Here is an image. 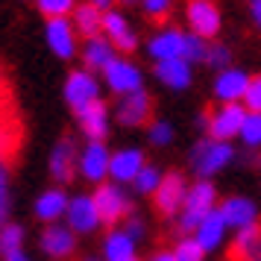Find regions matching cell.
<instances>
[{"label":"cell","instance_id":"4","mask_svg":"<svg viewBox=\"0 0 261 261\" xmlns=\"http://www.w3.org/2000/svg\"><path fill=\"white\" fill-rule=\"evenodd\" d=\"M47 170L56 185H68L80 173V147L73 141V135H62L59 141L53 144L47 159Z\"/></svg>","mask_w":261,"mask_h":261},{"label":"cell","instance_id":"9","mask_svg":"<svg viewBox=\"0 0 261 261\" xmlns=\"http://www.w3.org/2000/svg\"><path fill=\"white\" fill-rule=\"evenodd\" d=\"M41 252L53 261H68L76 252V232L68 223H50L44 226V232L38 238Z\"/></svg>","mask_w":261,"mask_h":261},{"label":"cell","instance_id":"34","mask_svg":"<svg viewBox=\"0 0 261 261\" xmlns=\"http://www.w3.org/2000/svg\"><path fill=\"white\" fill-rule=\"evenodd\" d=\"M244 103H247V112H255V115H261V73L249 80L247 94H244Z\"/></svg>","mask_w":261,"mask_h":261},{"label":"cell","instance_id":"25","mask_svg":"<svg viewBox=\"0 0 261 261\" xmlns=\"http://www.w3.org/2000/svg\"><path fill=\"white\" fill-rule=\"evenodd\" d=\"M247 73H241V71H223L220 73V80L214 83V94L220 97L223 103H238V100H244V94H247Z\"/></svg>","mask_w":261,"mask_h":261},{"label":"cell","instance_id":"17","mask_svg":"<svg viewBox=\"0 0 261 261\" xmlns=\"http://www.w3.org/2000/svg\"><path fill=\"white\" fill-rule=\"evenodd\" d=\"M68 205H71V197L62 191V185H53V188L41 191V194L36 197L33 212H36V217L44 226H50V223H59L62 217L68 214Z\"/></svg>","mask_w":261,"mask_h":261},{"label":"cell","instance_id":"29","mask_svg":"<svg viewBox=\"0 0 261 261\" xmlns=\"http://www.w3.org/2000/svg\"><path fill=\"white\" fill-rule=\"evenodd\" d=\"M36 6L47 21H53V18H71L80 3L76 0H36Z\"/></svg>","mask_w":261,"mask_h":261},{"label":"cell","instance_id":"47","mask_svg":"<svg viewBox=\"0 0 261 261\" xmlns=\"http://www.w3.org/2000/svg\"><path fill=\"white\" fill-rule=\"evenodd\" d=\"M83 261H100V258H83Z\"/></svg>","mask_w":261,"mask_h":261},{"label":"cell","instance_id":"28","mask_svg":"<svg viewBox=\"0 0 261 261\" xmlns=\"http://www.w3.org/2000/svg\"><path fill=\"white\" fill-rule=\"evenodd\" d=\"M24 226H18V223H9L0 229V258H6V255H12V252H18V249H24Z\"/></svg>","mask_w":261,"mask_h":261},{"label":"cell","instance_id":"44","mask_svg":"<svg viewBox=\"0 0 261 261\" xmlns=\"http://www.w3.org/2000/svg\"><path fill=\"white\" fill-rule=\"evenodd\" d=\"M88 3H94V6H100V9H103V12H109V6H112L115 0H88Z\"/></svg>","mask_w":261,"mask_h":261},{"label":"cell","instance_id":"26","mask_svg":"<svg viewBox=\"0 0 261 261\" xmlns=\"http://www.w3.org/2000/svg\"><path fill=\"white\" fill-rule=\"evenodd\" d=\"M155 76L170 88H185L191 83V68L185 59H165L155 62Z\"/></svg>","mask_w":261,"mask_h":261},{"label":"cell","instance_id":"43","mask_svg":"<svg viewBox=\"0 0 261 261\" xmlns=\"http://www.w3.org/2000/svg\"><path fill=\"white\" fill-rule=\"evenodd\" d=\"M150 261H176V255H173V252H155Z\"/></svg>","mask_w":261,"mask_h":261},{"label":"cell","instance_id":"41","mask_svg":"<svg viewBox=\"0 0 261 261\" xmlns=\"http://www.w3.org/2000/svg\"><path fill=\"white\" fill-rule=\"evenodd\" d=\"M9 153V141H6V132L0 129V162H3V155Z\"/></svg>","mask_w":261,"mask_h":261},{"label":"cell","instance_id":"14","mask_svg":"<svg viewBox=\"0 0 261 261\" xmlns=\"http://www.w3.org/2000/svg\"><path fill=\"white\" fill-rule=\"evenodd\" d=\"M188 24L194 36L214 38L220 33V12L214 6V0H188Z\"/></svg>","mask_w":261,"mask_h":261},{"label":"cell","instance_id":"46","mask_svg":"<svg viewBox=\"0 0 261 261\" xmlns=\"http://www.w3.org/2000/svg\"><path fill=\"white\" fill-rule=\"evenodd\" d=\"M115 3H123V6H129V3H135V0H115Z\"/></svg>","mask_w":261,"mask_h":261},{"label":"cell","instance_id":"13","mask_svg":"<svg viewBox=\"0 0 261 261\" xmlns=\"http://www.w3.org/2000/svg\"><path fill=\"white\" fill-rule=\"evenodd\" d=\"M103 76H106L109 91H115L118 97H126V94L141 91V71H138L129 59H123V56L112 59V65L103 71Z\"/></svg>","mask_w":261,"mask_h":261},{"label":"cell","instance_id":"35","mask_svg":"<svg viewBox=\"0 0 261 261\" xmlns=\"http://www.w3.org/2000/svg\"><path fill=\"white\" fill-rule=\"evenodd\" d=\"M205 62L223 73V71H229V62H232V56H229V50H226L223 44H214V47H208V56H205Z\"/></svg>","mask_w":261,"mask_h":261},{"label":"cell","instance_id":"39","mask_svg":"<svg viewBox=\"0 0 261 261\" xmlns=\"http://www.w3.org/2000/svg\"><path fill=\"white\" fill-rule=\"evenodd\" d=\"M9 208H12V202H9V197H0V229L9 223Z\"/></svg>","mask_w":261,"mask_h":261},{"label":"cell","instance_id":"18","mask_svg":"<svg viewBox=\"0 0 261 261\" xmlns=\"http://www.w3.org/2000/svg\"><path fill=\"white\" fill-rule=\"evenodd\" d=\"M76 123L88 141H106L109 135V109L103 100H94L91 106L76 112Z\"/></svg>","mask_w":261,"mask_h":261},{"label":"cell","instance_id":"21","mask_svg":"<svg viewBox=\"0 0 261 261\" xmlns=\"http://www.w3.org/2000/svg\"><path fill=\"white\" fill-rule=\"evenodd\" d=\"M185 44H188V33H179V30H165L159 33L155 38H150V56L155 62H165V59H185Z\"/></svg>","mask_w":261,"mask_h":261},{"label":"cell","instance_id":"24","mask_svg":"<svg viewBox=\"0 0 261 261\" xmlns=\"http://www.w3.org/2000/svg\"><path fill=\"white\" fill-rule=\"evenodd\" d=\"M217 212L223 214L226 226H238V229H244V226L255 223L258 220V212H255V205L244 197H232V200H226Z\"/></svg>","mask_w":261,"mask_h":261},{"label":"cell","instance_id":"40","mask_svg":"<svg viewBox=\"0 0 261 261\" xmlns=\"http://www.w3.org/2000/svg\"><path fill=\"white\" fill-rule=\"evenodd\" d=\"M244 165L261 167V153H255V150H247V153H244Z\"/></svg>","mask_w":261,"mask_h":261},{"label":"cell","instance_id":"2","mask_svg":"<svg viewBox=\"0 0 261 261\" xmlns=\"http://www.w3.org/2000/svg\"><path fill=\"white\" fill-rule=\"evenodd\" d=\"M91 197H94V202H97V212L103 217V223L112 226V229H115L120 220L132 217V200L126 197V191L120 188L118 182H103V185H97Z\"/></svg>","mask_w":261,"mask_h":261},{"label":"cell","instance_id":"31","mask_svg":"<svg viewBox=\"0 0 261 261\" xmlns=\"http://www.w3.org/2000/svg\"><path fill=\"white\" fill-rule=\"evenodd\" d=\"M141 6H144V15L155 24H165L170 12H173V0H144Z\"/></svg>","mask_w":261,"mask_h":261},{"label":"cell","instance_id":"37","mask_svg":"<svg viewBox=\"0 0 261 261\" xmlns=\"http://www.w3.org/2000/svg\"><path fill=\"white\" fill-rule=\"evenodd\" d=\"M126 235H132L135 241L144 235V223L138 220V217H129V220H126Z\"/></svg>","mask_w":261,"mask_h":261},{"label":"cell","instance_id":"48","mask_svg":"<svg viewBox=\"0 0 261 261\" xmlns=\"http://www.w3.org/2000/svg\"><path fill=\"white\" fill-rule=\"evenodd\" d=\"M132 261H135V258H132Z\"/></svg>","mask_w":261,"mask_h":261},{"label":"cell","instance_id":"22","mask_svg":"<svg viewBox=\"0 0 261 261\" xmlns=\"http://www.w3.org/2000/svg\"><path fill=\"white\" fill-rule=\"evenodd\" d=\"M103 9L100 6H94V3H80L76 9H73V15H71V21H73V27H76V33H80V38H97V36H103Z\"/></svg>","mask_w":261,"mask_h":261},{"label":"cell","instance_id":"27","mask_svg":"<svg viewBox=\"0 0 261 261\" xmlns=\"http://www.w3.org/2000/svg\"><path fill=\"white\" fill-rule=\"evenodd\" d=\"M223 226H226V220H223V214L220 212H212L205 220H202L200 229H197V241L202 244V249H212V247L220 244V238H223Z\"/></svg>","mask_w":261,"mask_h":261},{"label":"cell","instance_id":"5","mask_svg":"<svg viewBox=\"0 0 261 261\" xmlns=\"http://www.w3.org/2000/svg\"><path fill=\"white\" fill-rule=\"evenodd\" d=\"M235 159V150L229 147L226 141H214V138H205L194 147V153H191V167H194V173L197 176H212L217 173L223 165H229Z\"/></svg>","mask_w":261,"mask_h":261},{"label":"cell","instance_id":"23","mask_svg":"<svg viewBox=\"0 0 261 261\" xmlns=\"http://www.w3.org/2000/svg\"><path fill=\"white\" fill-rule=\"evenodd\" d=\"M103 258L106 261H132L135 258V238L126 229H112L103 238Z\"/></svg>","mask_w":261,"mask_h":261},{"label":"cell","instance_id":"11","mask_svg":"<svg viewBox=\"0 0 261 261\" xmlns=\"http://www.w3.org/2000/svg\"><path fill=\"white\" fill-rule=\"evenodd\" d=\"M185 197H188V188H185V179L182 173L170 170L162 176V185L155 188L153 194V202H155V212L165 214V217H173V214L185 205Z\"/></svg>","mask_w":261,"mask_h":261},{"label":"cell","instance_id":"1","mask_svg":"<svg viewBox=\"0 0 261 261\" xmlns=\"http://www.w3.org/2000/svg\"><path fill=\"white\" fill-rule=\"evenodd\" d=\"M244 120H247L244 106H238V103H226L223 109L205 106V112H202V118H200V126L208 129V138H214V141H229V138L241 135Z\"/></svg>","mask_w":261,"mask_h":261},{"label":"cell","instance_id":"15","mask_svg":"<svg viewBox=\"0 0 261 261\" xmlns=\"http://www.w3.org/2000/svg\"><path fill=\"white\" fill-rule=\"evenodd\" d=\"M229 261H261V220L238 229L235 241L226 249Z\"/></svg>","mask_w":261,"mask_h":261},{"label":"cell","instance_id":"32","mask_svg":"<svg viewBox=\"0 0 261 261\" xmlns=\"http://www.w3.org/2000/svg\"><path fill=\"white\" fill-rule=\"evenodd\" d=\"M173 255H176V261H202L205 249H202V244L197 241V238H185V241L176 247Z\"/></svg>","mask_w":261,"mask_h":261},{"label":"cell","instance_id":"7","mask_svg":"<svg viewBox=\"0 0 261 261\" xmlns=\"http://www.w3.org/2000/svg\"><path fill=\"white\" fill-rule=\"evenodd\" d=\"M118 123L120 126H129V129H138V126H153V115H155V103L147 91H135V94H126L118 100Z\"/></svg>","mask_w":261,"mask_h":261},{"label":"cell","instance_id":"30","mask_svg":"<svg viewBox=\"0 0 261 261\" xmlns=\"http://www.w3.org/2000/svg\"><path fill=\"white\" fill-rule=\"evenodd\" d=\"M162 176H165V173H162L159 167L144 165V170L135 176V182H132V185H135V191H138V194H150V197H153L155 188L162 185Z\"/></svg>","mask_w":261,"mask_h":261},{"label":"cell","instance_id":"38","mask_svg":"<svg viewBox=\"0 0 261 261\" xmlns=\"http://www.w3.org/2000/svg\"><path fill=\"white\" fill-rule=\"evenodd\" d=\"M0 197H9V167L0 162Z\"/></svg>","mask_w":261,"mask_h":261},{"label":"cell","instance_id":"36","mask_svg":"<svg viewBox=\"0 0 261 261\" xmlns=\"http://www.w3.org/2000/svg\"><path fill=\"white\" fill-rule=\"evenodd\" d=\"M170 138H173V129H170L167 123L155 120L153 126H150V141H153L155 147H165V144H170Z\"/></svg>","mask_w":261,"mask_h":261},{"label":"cell","instance_id":"20","mask_svg":"<svg viewBox=\"0 0 261 261\" xmlns=\"http://www.w3.org/2000/svg\"><path fill=\"white\" fill-rule=\"evenodd\" d=\"M144 170V153L135 150V147H126V150H118L112 153V165H109V176L112 182H135V176Z\"/></svg>","mask_w":261,"mask_h":261},{"label":"cell","instance_id":"16","mask_svg":"<svg viewBox=\"0 0 261 261\" xmlns=\"http://www.w3.org/2000/svg\"><path fill=\"white\" fill-rule=\"evenodd\" d=\"M103 36L112 41V47L118 50V53H126V56L135 53V47H138V36L132 33L129 21L120 12H115V9H109L103 15Z\"/></svg>","mask_w":261,"mask_h":261},{"label":"cell","instance_id":"45","mask_svg":"<svg viewBox=\"0 0 261 261\" xmlns=\"http://www.w3.org/2000/svg\"><path fill=\"white\" fill-rule=\"evenodd\" d=\"M252 15H255V21H258V27H261V0L252 3Z\"/></svg>","mask_w":261,"mask_h":261},{"label":"cell","instance_id":"3","mask_svg":"<svg viewBox=\"0 0 261 261\" xmlns=\"http://www.w3.org/2000/svg\"><path fill=\"white\" fill-rule=\"evenodd\" d=\"M214 205V185L212 182H197L185 197L182 217H179V232H197L200 223L212 214Z\"/></svg>","mask_w":261,"mask_h":261},{"label":"cell","instance_id":"8","mask_svg":"<svg viewBox=\"0 0 261 261\" xmlns=\"http://www.w3.org/2000/svg\"><path fill=\"white\" fill-rule=\"evenodd\" d=\"M94 100H100V80H97L91 71H71L68 80H65V103L71 106V112L76 115L80 109L91 106Z\"/></svg>","mask_w":261,"mask_h":261},{"label":"cell","instance_id":"10","mask_svg":"<svg viewBox=\"0 0 261 261\" xmlns=\"http://www.w3.org/2000/svg\"><path fill=\"white\" fill-rule=\"evenodd\" d=\"M65 220H68V226H71L76 235H91L94 229L103 226V217L97 212V202L91 194H76V197H71V205H68Z\"/></svg>","mask_w":261,"mask_h":261},{"label":"cell","instance_id":"12","mask_svg":"<svg viewBox=\"0 0 261 261\" xmlns=\"http://www.w3.org/2000/svg\"><path fill=\"white\" fill-rule=\"evenodd\" d=\"M109 165H112V153L106 150L103 141H88L80 150V176L88 182L103 185L109 176Z\"/></svg>","mask_w":261,"mask_h":261},{"label":"cell","instance_id":"42","mask_svg":"<svg viewBox=\"0 0 261 261\" xmlns=\"http://www.w3.org/2000/svg\"><path fill=\"white\" fill-rule=\"evenodd\" d=\"M3 261H30V255H27L24 249H18V252H12V255H6Z\"/></svg>","mask_w":261,"mask_h":261},{"label":"cell","instance_id":"19","mask_svg":"<svg viewBox=\"0 0 261 261\" xmlns=\"http://www.w3.org/2000/svg\"><path fill=\"white\" fill-rule=\"evenodd\" d=\"M80 59H83V68L91 73H103L112 65V59H118V50L112 47V41L106 36H97V38H88L80 50Z\"/></svg>","mask_w":261,"mask_h":261},{"label":"cell","instance_id":"6","mask_svg":"<svg viewBox=\"0 0 261 261\" xmlns=\"http://www.w3.org/2000/svg\"><path fill=\"white\" fill-rule=\"evenodd\" d=\"M44 41H47L50 53L65 62L80 56V33H76L71 18H53V21H47L44 24Z\"/></svg>","mask_w":261,"mask_h":261},{"label":"cell","instance_id":"33","mask_svg":"<svg viewBox=\"0 0 261 261\" xmlns=\"http://www.w3.org/2000/svg\"><path fill=\"white\" fill-rule=\"evenodd\" d=\"M241 138H244L249 147H258V144H261V115H255V112H247V120H244Z\"/></svg>","mask_w":261,"mask_h":261}]
</instances>
